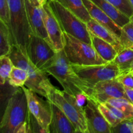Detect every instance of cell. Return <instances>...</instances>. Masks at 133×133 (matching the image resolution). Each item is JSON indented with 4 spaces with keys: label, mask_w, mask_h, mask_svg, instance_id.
<instances>
[{
    "label": "cell",
    "mask_w": 133,
    "mask_h": 133,
    "mask_svg": "<svg viewBox=\"0 0 133 133\" xmlns=\"http://www.w3.org/2000/svg\"><path fill=\"white\" fill-rule=\"evenodd\" d=\"M84 112L88 133H112V127L101 114L98 103L94 100L88 97Z\"/></svg>",
    "instance_id": "cell-13"
},
{
    "label": "cell",
    "mask_w": 133,
    "mask_h": 133,
    "mask_svg": "<svg viewBox=\"0 0 133 133\" xmlns=\"http://www.w3.org/2000/svg\"><path fill=\"white\" fill-rule=\"evenodd\" d=\"M18 88L10 85L9 82L5 84H0V123L2 120L9 100L14 95Z\"/></svg>",
    "instance_id": "cell-23"
},
{
    "label": "cell",
    "mask_w": 133,
    "mask_h": 133,
    "mask_svg": "<svg viewBox=\"0 0 133 133\" xmlns=\"http://www.w3.org/2000/svg\"><path fill=\"white\" fill-rule=\"evenodd\" d=\"M13 66L14 65L9 56L0 57V84H5L8 81Z\"/></svg>",
    "instance_id": "cell-26"
},
{
    "label": "cell",
    "mask_w": 133,
    "mask_h": 133,
    "mask_svg": "<svg viewBox=\"0 0 133 133\" xmlns=\"http://www.w3.org/2000/svg\"><path fill=\"white\" fill-rule=\"evenodd\" d=\"M92 46L99 55L106 62H112L116 57L118 51L114 46L108 42L100 38L90 32Z\"/></svg>",
    "instance_id": "cell-18"
},
{
    "label": "cell",
    "mask_w": 133,
    "mask_h": 133,
    "mask_svg": "<svg viewBox=\"0 0 133 133\" xmlns=\"http://www.w3.org/2000/svg\"><path fill=\"white\" fill-rule=\"evenodd\" d=\"M129 1H130V3H131V5H132L133 7V0H129Z\"/></svg>",
    "instance_id": "cell-37"
},
{
    "label": "cell",
    "mask_w": 133,
    "mask_h": 133,
    "mask_svg": "<svg viewBox=\"0 0 133 133\" xmlns=\"http://www.w3.org/2000/svg\"><path fill=\"white\" fill-rule=\"evenodd\" d=\"M28 1L33 6L42 8L48 3V0H28Z\"/></svg>",
    "instance_id": "cell-33"
},
{
    "label": "cell",
    "mask_w": 133,
    "mask_h": 133,
    "mask_svg": "<svg viewBox=\"0 0 133 133\" xmlns=\"http://www.w3.org/2000/svg\"><path fill=\"white\" fill-rule=\"evenodd\" d=\"M26 12L30 27L33 35L45 39L48 42V36L43 19L42 9L31 5L28 0H25Z\"/></svg>",
    "instance_id": "cell-14"
},
{
    "label": "cell",
    "mask_w": 133,
    "mask_h": 133,
    "mask_svg": "<svg viewBox=\"0 0 133 133\" xmlns=\"http://www.w3.org/2000/svg\"><path fill=\"white\" fill-rule=\"evenodd\" d=\"M90 98L94 100L97 103H104L109 99H127V96L124 87L116 79H114L103 81L94 84Z\"/></svg>",
    "instance_id": "cell-11"
},
{
    "label": "cell",
    "mask_w": 133,
    "mask_h": 133,
    "mask_svg": "<svg viewBox=\"0 0 133 133\" xmlns=\"http://www.w3.org/2000/svg\"><path fill=\"white\" fill-rule=\"evenodd\" d=\"M29 116L25 93L19 87L9 100L0 123V133H30Z\"/></svg>",
    "instance_id": "cell-2"
},
{
    "label": "cell",
    "mask_w": 133,
    "mask_h": 133,
    "mask_svg": "<svg viewBox=\"0 0 133 133\" xmlns=\"http://www.w3.org/2000/svg\"><path fill=\"white\" fill-rule=\"evenodd\" d=\"M119 40L123 49H133V24L131 22L122 27Z\"/></svg>",
    "instance_id": "cell-27"
},
{
    "label": "cell",
    "mask_w": 133,
    "mask_h": 133,
    "mask_svg": "<svg viewBox=\"0 0 133 133\" xmlns=\"http://www.w3.org/2000/svg\"><path fill=\"white\" fill-rule=\"evenodd\" d=\"M131 74H132V76H133V71H131Z\"/></svg>",
    "instance_id": "cell-38"
},
{
    "label": "cell",
    "mask_w": 133,
    "mask_h": 133,
    "mask_svg": "<svg viewBox=\"0 0 133 133\" xmlns=\"http://www.w3.org/2000/svg\"><path fill=\"white\" fill-rule=\"evenodd\" d=\"M129 18H130V22H131V23H132V24H133V14H132V16H131V17H130Z\"/></svg>",
    "instance_id": "cell-35"
},
{
    "label": "cell",
    "mask_w": 133,
    "mask_h": 133,
    "mask_svg": "<svg viewBox=\"0 0 133 133\" xmlns=\"http://www.w3.org/2000/svg\"><path fill=\"white\" fill-rule=\"evenodd\" d=\"M28 73L23 69L13 66L9 75L8 82L10 85L16 88L25 86L26 81L28 79Z\"/></svg>",
    "instance_id": "cell-25"
},
{
    "label": "cell",
    "mask_w": 133,
    "mask_h": 133,
    "mask_svg": "<svg viewBox=\"0 0 133 133\" xmlns=\"http://www.w3.org/2000/svg\"><path fill=\"white\" fill-rule=\"evenodd\" d=\"M9 10V27L12 45L27 55L29 42L33 35L26 12L25 0H7Z\"/></svg>",
    "instance_id": "cell-3"
},
{
    "label": "cell",
    "mask_w": 133,
    "mask_h": 133,
    "mask_svg": "<svg viewBox=\"0 0 133 133\" xmlns=\"http://www.w3.org/2000/svg\"><path fill=\"white\" fill-rule=\"evenodd\" d=\"M0 18L9 26V10L7 0H0Z\"/></svg>",
    "instance_id": "cell-32"
},
{
    "label": "cell",
    "mask_w": 133,
    "mask_h": 133,
    "mask_svg": "<svg viewBox=\"0 0 133 133\" xmlns=\"http://www.w3.org/2000/svg\"><path fill=\"white\" fill-rule=\"evenodd\" d=\"M112 133H133V120H123L111 128Z\"/></svg>",
    "instance_id": "cell-30"
},
{
    "label": "cell",
    "mask_w": 133,
    "mask_h": 133,
    "mask_svg": "<svg viewBox=\"0 0 133 133\" xmlns=\"http://www.w3.org/2000/svg\"><path fill=\"white\" fill-rule=\"evenodd\" d=\"M63 34V50L71 64L86 66L107 63L99 55L92 44L81 41L65 32Z\"/></svg>",
    "instance_id": "cell-5"
},
{
    "label": "cell",
    "mask_w": 133,
    "mask_h": 133,
    "mask_svg": "<svg viewBox=\"0 0 133 133\" xmlns=\"http://www.w3.org/2000/svg\"><path fill=\"white\" fill-rule=\"evenodd\" d=\"M42 71L55 78L68 94L75 96L83 93L89 98L91 97L93 87L78 76L64 50L57 52Z\"/></svg>",
    "instance_id": "cell-1"
},
{
    "label": "cell",
    "mask_w": 133,
    "mask_h": 133,
    "mask_svg": "<svg viewBox=\"0 0 133 133\" xmlns=\"http://www.w3.org/2000/svg\"><path fill=\"white\" fill-rule=\"evenodd\" d=\"M133 71V61L132 62V64H131V70H130V72L131 71Z\"/></svg>",
    "instance_id": "cell-36"
},
{
    "label": "cell",
    "mask_w": 133,
    "mask_h": 133,
    "mask_svg": "<svg viewBox=\"0 0 133 133\" xmlns=\"http://www.w3.org/2000/svg\"><path fill=\"white\" fill-rule=\"evenodd\" d=\"M123 112L129 120H133V104L125 98H111L105 102Z\"/></svg>",
    "instance_id": "cell-24"
},
{
    "label": "cell",
    "mask_w": 133,
    "mask_h": 133,
    "mask_svg": "<svg viewBox=\"0 0 133 133\" xmlns=\"http://www.w3.org/2000/svg\"><path fill=\"white\" fill-rule=\"evenodd\" d=\"M27 99L29 112L36 118L39 124L47 133H50L49 126L51 122V108L49 101H45L36 92L29 89L25 86L22 87Z\"/></svg>",
    "instance_id": "cell-9"
},
{
    "label": "cell",
    "mask_w": 133,
    "mask_h": 133,
    "mask_svg": "<svg viewBox=\"0 0 133 133\" xmlns=\"http://www.w3.org/2000/svg\"><path fill=\"white\" fill-rule=\"evenodd\" d=\"M12 45V42L9 26L0 18V57L7 55Z\"/></svg>",
    "instance_id": "cell-22"
},
{
    "label": "cell",
    "mask_w": 133,
    "mask_h": 133,
    "mask_svg": "<svg viewBox=\"0 0 133 133\" xmlns=\"http://www.w3.org/2000/svg\"><path fill=\"white\" fill-rule=\"evenodd\" d=\"M92 19H94L110 30L118 37H120L122 28L116 24L105 12L94 3L91 0H83Z\"/></svg>",
    "instance_id": "cell-15"
},
{
    "label": "cell",
    "mask_w": 133,
    "mask_h": 133,
    "mask_svg": "<svg viewBox=\"0 0 133 133\" xmlns=\"http://www.w3.org/2000/svg\"><path fill=\"white\" fill-rule=\"evenodd\" d=\"M129 18L133 14V7L129 0H107Z\"/></svg>",
    "instance_id": "cell-29"
},
{
    "label": "cell",
    "mask_w": 133,
    "mask_h": 133,
    "mask_svg": "<svg viewBox=\"0 0 133 133\" xmlns=\"http://www.w3.org/2000/svg\"><path fill=\"white\" fill-rule=\"evenodd\" d=\"M7 55L14 66L23 69L28 73V79L25 84V87L38 94L46 97L47 91L49 87L52 85L48 74L38 69L30 61L27 55L16 45H12Z\"/></svg>",
    "instance_id": "cell-4"
},
{
    "label": "cell",
    "mask_w": 133,
    "mask_h": 133,
    "mask_svg": "<svg viewBox=\"0 0 133 133\" xmlns=\"http://www.w3.org/2000/svg\"><path fill=\"white\" fill-rule=\"evenodd\" d=\"M103 12H105L118 25L122 27L130 22V18L107 0H91Z\"/></svg>",
    "instance_id": "cell-19"
},
{
    "label": "cell",
    "mask_w": 133,
    "mask_h": 133,
    "mask_svg": "<svg viewBox=\"0 0 133 133\" xmlns=\"http://www.w3.org/2000/svg\"><path fill=\"white\" fill-rule=\"evenodd\" d=\"M48 4L63 32L92 44L90 32L88 30L87 23L58 1L48 0Z\"/></svg>",
    "instance_id": "cell-6"
},
{
    "label": "cell",
    "mask_w": 133,
    "mask_h": 133,
    "mask_svg": "<svg viewBox=\"0 0 133 133\" xmlns=\"http://www.w3.org/2000/svg\"><path fill=\"white\" fill-rule=\"evenodd\" d=\"M78 76L91 86L103 81L114 79L120 74V70L114 62L103 64L73 65Z\"/></svg>",
    "instance_id": "cell-8"
},
{
    "label": "cell",
    "mask_w": 133,
    "mask_h": 133,
    "mask_svg": "<svg viewBox=\"0 0 133 133\" xmlns=\"http://www.w3.org/2000/svg\"><path fill=\"white\" fill-rule=\"evenodd\" d=\"M45 98L64 113L74 126L76 132L88 133L84 109L77 106L68 98L64 91L60 90L52 84L47 91Z\"/></svg>",
    "instance_id": "cell-7"
},
{
    "label": "cell",
    "mask_w": 133,
    "mask_h": 133,
    "mask_svg": "<svg viewBox=\"0 0 133 133\" xmlns=\"http://www.w3.org/2000/svg\"><path fill=\"white\" fill-rule=\"evenodd\" d=\"M56 53L57 52L47 40L32 35L27 48V56L38 69L42 70Z\"/></svg>",
    "instance_id": "cell-10"
},
{
    "label": "cell",
    "mask_w": 133,
    "mask_h": 133,
    "mask_svg": "<svg viewBox=\"0 0 133 133\" xmlns=\"http://www.w3.org/2000/svg\"><path fill=\"white\" fill-rule=\"evenodd\" d=\"M98 108L107 122L110 124L112 127H115L122 122L121 119H119L114 115V113L107 106L105 103H98Z\"/></svg>",
    "instance_id": "cell-28"
},
{
    "label": "cell",
    "mask_w": 133,
    "mask_h": 133,
    "mask_svg": "<svg viewBox=\"0 0 133 133\" xmlns=\"http://www.w3.org/2000/svg\"><path fill=\"white\" fill-rule=\"evenodd\" d=\"M51 108L52 117L49 126L50 133H77L70 119L57 105L51 103Z\"/></svg>",
    "instance_id": "cell-16"
},
{
    "label": "cell",
    "mask_w": 133,
    "mask_h": 133,
    "mask_svg": "<svg viewBox=\"0 0 133 133\" xmlns=\"http://www.w3.org/2000/svg\"><path fill=\"white\" fill-rule=\"evenodd\" d=\"M124 90L127 99L133 104V88H128V87H124Z\"/></svg>",
    "instance_id": "cell-34"
},
{
    "label": "cell",
    "mask_w": 133,
    "mask_h": 133,
    "mask_svg": "<svg viewBox=\"0 0 133 133\" xmlns=\"http://www.w3.org/2000/svg\"><path fill=\"white\" fill-rule=\"evenodd\" d=\"M87 25L90 32L112 44L116 49L118 53L123 49L119 38L96 20L92 19L87 23Z\"/></svg>",
    "instance_id": "cell-17"
},
{
    "label": "cell",
    "mask_w": 133,
    "mask_h": 133,
    "mask_svg": "<svg viewBox=\"0 0 133 133\" xmlns=\"http://www.w3.org/2000/svg\"><path fill=\"white\" fill-rule=\"evenodd\" d=\"M42 9L49 44L57 53L61 51L64 49V34L61 25L51 9L48 1Z\"/></svg>",
    "instance_id": "cell-12"
},
{
    "label": "cell",
    "mask_w": 133,
    "mask_h": 133,
    "mask_svg": "<svg viewBox=\"0 0 133 133\" xmlns=\"http://www.w3.org/2000/svg\"><path fill=\"white\" fill-rule=\"evenodd\" d=\"M116 79L125 87L133 88V76L131 72L120 73Z\"/></svg>",
    "instance_id": "cell-31"
},
{
    "label": "cell",
    "mask_w": 133,
    "mask_h": 133,
    "mask_svg": "<svg viewBox=\"0 0 133 133\" xmlns=\"http://www.w3.org/2000/svg\"><path fill=\"white\" fill-rule=\"evenodd\" d=\"M68 9L84 23H88L92 19L88 10L83 0H55Z\"/></svg>",
    "instance_id": "cell-20"
},
{
    "label": "cell",
    "mask_w": 133,
    "mask_h": 133,
    "mask_svg": "<svg viewBox=\"0 0 133 133\" xmlns=\"http://www.w3.org/2000/svg\"><path fill=\"white\" fill-rule=\"evenodd\" d=\"M133 61V49L124 48L119 51L112 61L118 66L121 73L130 72Z\"/></svg>",
    "instance_id": "cell-21"
}]
</instances>
